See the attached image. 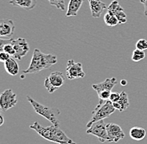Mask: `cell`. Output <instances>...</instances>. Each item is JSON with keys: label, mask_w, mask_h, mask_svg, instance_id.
Masks as SVG:
<instances>
[{"label": "cell", "mask_w": 147, "mask_h": 144, "mask_svg": "<svg viewBox=\"0 0 147 144\" xmlns=\"http://www.w3.org/2000/svg\"><path fill=\"white\" fill-rule=\"evenodd\" d=\"M29 127L35 131L40 137L48 141L58 144H76V143L74 142V140L69 138L64 133L63 130L55 125L45 127L35 122L34 123V124H31Z\"/></svg>", "instance_id": "obj_1"}, {"label": "cell", "mask_w": 147, "mask_h": 144, "mask_svg": "<svg viewBox=\"0 0 147 144\" xmlns=\"http://www.w3.org/2000/svg\"><path fill=\"white\" fill-rule=\"evenodd\" d=\"M57 57L49 54H44L39 49L35 48L31 58L29 67L26 70H24L23 73H37L45 69L50 68L57 63Z\"/></svg>", "instance_id": "obj_2"}, {"label": "cell", "mask_w": 147, "mask_h": 144, "mask_svg": "<svg viewBox=\"0 0 147 144\" xmlns=\"http://www.w3.org/2000/svg\"><path fill=\"white\" fill-rule=\"evenodd\" d=\"M28 101L30 102L32 107L34 108V111L37 113L42 117L49 120L53 125L59 127V116L60 115V111L59 109L54 107H47L44 106L40 103H38L34 98H32L30 96H27Z\"/></svg>", "instance_id": "obj_3"}, {"label": "cell", "mask_w": 147, "mask_h": 144, "mask_svg": "<svg viewBox=\"0 0 147 144\" xmlns=\"http://www.w3.org/2000/svg\"><path fill=\"white\" fill-rule=\"evenodd\" d=\"M115 110V108L113 105V102H110V100H108L105 102H99V104L96 106L95 109L92 113V117L90 120L89 121V123L86 125L87 128L91 126L93 123L110 117L112 113H114Z\"/></svg>", "instance_id": "obj_4"}, {"label": "cell", "mask_w": 147, "mask_h": 144, "mask_svg": "<svg viewBox=\"0 0 147 144\" xmlns=\"http://www.w3.org/2000/svg\"><path fill=\"white\" fill-rule=\"evenodd\" d=\"M64 76L63 73L58 71L51 72L49 77L45 80V87L49 93H54V92L62 87L64 83Z\"/></svg>", "instance_id": "obj_5"}, {"label": "cell", "mask_w": 147, "mask_h": 144, "mask_svg": "<svg viewBox=\"0 0 147 144\" xmlns=\"http://www.w3.org/2000/svg\"><path fill=\"white\" fill-rule=\"evenodd\" d=\"M86 133L95 136L98 138V140L101 143L108 142L106 124L105 123L104 120H100V121H98V122L93 123L91 126L87 128Z\"/></svg>", "instance_id": "obj_6"}, {"label": "cell", "mask_w": 147, "mask_h": 144, "mask_svg": "<svg viewBox=\"0 0 147 144\" xmlns=\"http://www.w3.org/2000/svg\"><path fill=\"white\" fill-rule=\"evenodd\" d=\"M66 75L69 80H74L77 78H83L85 76L82 68V63H75L73 59H69L67 62Z\"/></svg>", "instance_id": "obj_7"}, {"label": "cell", "mask_w": 147, "mask_h": 144, "mask_svg": "<svg viewBox=\"0 0 147 144\" xmlns=\"http://www.w3.org/2000/svg\"><path fill=\"white\" fill-rule=\"evenodd\" d=\"M18 100L16 94L11 89H6L1 93L0 96V107L2 111H7L16 106Z\"/></svg>", "instance_id": "obj_8"}, {"label": "cell", "mask_w": 147, "mask_h": 144, "mask_svg": "<svg viewBox=\"0 0 147 144\" xmlns=\"http://www.w3.org/2000/svg\"><path fill=\"white\" fill-rule=\"evenodd\" d=\"M12 45L13 46L15 50L14 58L16 60H21L23 57H24L29 51V45L28 42L23 38H13L12 40Z\"/></svg>", "instance_id": "obj_9"}, {"label": "cell", "mask_w": 147, "mask_h": 144, "mask_svg": "<svg viewBox=\"0 0 147 144\" xmlns=\"http://www.w3.org/2000/svg\"><path fill=\"white\" fill-rule=\"evenodd\" d=\"M106 129L108 135V143H117L119 140L125 138V133L118 124L108 123L106 124Z\"/></svg>", "instance_id": "obj_10"}, {"label": "cell", "mask_w": 147, "mask_h": 144, "mask_svg": "<svg viewBox=\"0 0 147 144\" xmlns=\"http://www.w3.org/2000/svg\"><path fill=\"white\" fill-rule=\"evenodd\" d=\"M107 11L112 13L116 18H118L120 24L125 23L127 22V16L125 13V10L119 5V2L117 0H114L110 3V4L107 8Z\"/></svg>", "instance_id": "obj_11"}, {"label": "cell", "mask_w": 147, "mask_h": 144, "mask_svg": "<svg viewBox=\"0 0 147 144\" xmlns=\"http://www.w3.org/2000/svg\"><path fill=\"white\" fill-rule=\"evenodd\" d=\"M93 18H100L105 9L108 7L101 0H88Z\"/></svg>", "instance_id": "obj_12"}, {"label": "cell", "mask_w": 147, "mask_h": 144, "mask_svg": "<svg viewBox=\"0 0 147 144\" xmlns=\"http://www.w3.org/2000/svg\"><path fill=\"white\" fill-rule=\"evenodd\" d=\"M14 23L11 19H3L0 23V36L11 37L14 33Z\"/></svg>", "instance_id": "obj_13"}, {"label": "cell", "mask_w": 147, "mask_h": 144, "mask_svg": "<svg viewBox=\"0 0 147 144\" xmlns=\"http://www.w3.org/2000/svg\"><path fill=\"white\" fill-rule=\"evenodd\" d=\"M117 84V80L115 78H106L105 80L100 83L93 84L92 88L94 91H96L97 93L103 92V91H111L112 88Z\"/></svg>", "instance_id": "obj_14"}, {"label": "cell", "mask_w": 147, "mask_h": 144, "mask_svg": "<svg viewBox=\"0 0 147 144\" xmlns=\"http://www.w3.org/2000/svg\"><path fill=\"white\" fill-rule=\"evenodd\" d=\"M84 0H70L68 5V10L65 14L66 17H74L77 16L79 10L82 6Z\"/></svg>", "instance_id": "obj_15"}, {"label": "cell", "mask_w": 147, "mask_h": 144, "mask_svg": "<svg viewBox=\"0 0 147 144\" xmlns=\"http://www.w3.org/2000/svg\"><path fill=\"white\" fill-rule=\"evenodd\" d=\"M113 105H114L115 108L119 112H124L125 110H126L129 108V102L128 95L125 91H122L120 92V98L118 102H114Z\"/></svg>", "instance_id": "obj_16"}, {"label": "cell", "mask_w": 147, "mask_h": 144, "mask_svg": "<svg viewBox=\"0 0 147 144\" xmlns=\"http://www.w3.org/2000/svg\"><path fill=\"white\" fill-rule=\"evenodd\" d=\"M9 3L13 6H17L26 10H32L36 6L37 0H10Z\"/></svg>", "instance_id": "obj_17"}, {"label": "cell", "mask_w": 147, "mask_h": 144, "mask_svg": "<svg viewBox=\"0 0 147 144\" xmlns=\"http://www.w3.org/2000/svg\"><path fill=\"white\" fill-rule=\"evenodd\" d=\"M4 68L6 72L11 76H16L19 72V67L16 61V59L13 57H11L9 60H7L4 63Z\"/></svg>", "instance_id": "obj_18"}, {"label": "cell", "mask_w": 147, "mask_h": 144, "mask_svg": "<svg viewBox=\"0 0 147 144\" xmlns=\"http://www.w3.org/2000/svg\"><path fill=\"white\" fill-rule=\"evenodd\" d=\"M146 135V131L145 128L140 127H133L129 130V136L132 139L136 141L143 140Z\"/></svg>", "instance_id": "obj_19"}, {"label": "cell", "mask_w": 147, "mask_h": 144, "mask_svg": "<svg viewBox=\"0 0 147 144\" xmlns=\"http://www.w3.org/2000/svg\"><path fill=\"white\" fill-rule=\"evenodd\" d=\"M104 21H105V23L109 27H115V26L119 24L118 18H116L112 13H110L108 11L104 16Z\"/></svg>", "instance_id": "obj_20"}, {"label": "cell", "mask_w": 147, "mask_h": 144, "mask_svg": "<svg viewBox=\"0 0 147 144\" xmlns=\"http://www.w3.org/2000/svg\"><path fill=\"white\" fill-rule=\"evenodd\" d=\"M146 58V53L145 51L140 50L136 48V50L133 51V54H132V60L134 62H140L141 60H143Z\"/></svg>", "instance_id": "obj_21"}, {"label": "cell", "mask_w": 147, "mask_h": 144, "mask_svg": "<svg viewBox=\"0 0 147 144\" xmlns=\"http://www.w3.org/2000/svg\"><path fill=\"white\" fill-rule=\"evenodd\" d=\"M49 2V3L52 6H55L58 9L60 10H64L65 9V3H64V0H48Z\"/></svg>", "instance_id": "obj_22"}, {"label": "cell", "mask_w": 147, "mask_h": 144, "mask_svg": "<svg viewBox=\"0 0 147 144\" xmlns=\"http://www.w3.org/2000/svg\"><path fill=\"white\" fill-rule=\"evenodd\" d=\"M136 46V48H138V49L145 51V50L147 49V40H146V39H140V40H138Z\"/></svg>", "instance_id": "obj_23"}, {"label": "cell", "mask_w": 147, "mask_h": 144, "mask_svg": "<svg viewBox=\"0 0 147 144\" xmlns=\"http://www.w3.org/2000/svg\"><path fill=\"white\" fill-rule=\"evenodd\" d=\"M120 98V93L119 92H111L110 97V101L112 102L113 103L114 102H118Z\"/></svg>", "instance_id": "obj_24"}, {"label": "cell", "mask_w": 147, "mask_h": 144, "mask_svg": "<svg viewBox=\"0 0 147 144\" xmlns=\"http://www.w3.org/2000/svg\"><path fill=\"white\" fill-rule=\"evenodd\" d=\"M11 57L12 56L9 55V54H7L6 52H3V51H1L0 52V61L3 62V63H5L7 60H9Z\"/></svg>", "instance_id": "obj_25"}, {"label": "cell", "mask_w": 147, "mask_h": 144, "mask_svg": "<svg viewBox=\"0 0 147 144\" xmlns=\"http://www.w3.org/2000/svg\"><path fill=\"white\" fill-rule=\"evenodd\" d=\"M140 2L144 4V7H145V12H144V14L147 16V0H140Z\"/></svg>", "instance_id": "obj_26"}, {"label": "cell", "mask_w": 147, "mask_h": 144, "mask_svg": "<svg viewBox=\"0 0 147 144\" xmlns=\"http://www.w3.org/2000/svg\"><path fill=\"white\" fill-rule=\"evenodd\" d=\"M120 84L123 85V86H125L127 84V81L125 80V79H123V80H121V82H120Z\"/></svg>", "instance_id": "obj_27"}, {"label": "cell", "mask_w": 147, "mask_h": 144, "mask_svg": "<svg viewBox=\"0 0 147 144\" xmlns=\"http://www.w3.org/2000/svg\"><path fill=\"white\" fill-rule=\"evenodd\" d=\"M0 120H1V121H0V125L2 126V125L3 124V117L2 115L0 116Z\"/></svg>", "instance_id": "obj_28"}]
</instances>
